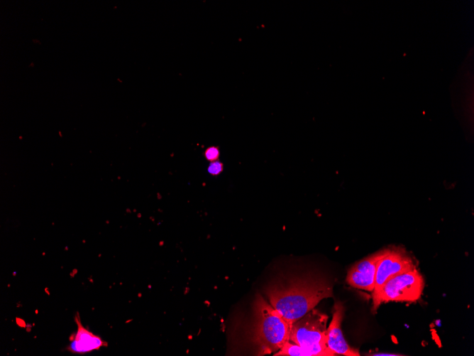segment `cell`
I'll list each match as a JSON object with an SVG mask.
<instances>
[{
    "label": "cell",
    "instance_id": "277c9868",
    "mask_svg": "<svg viewBox=\"0 0 474 356\" xmlns=\"http://www.w3.org/2000/svg\"><path fill=\"white\" fill-rule=\"evenodd\" d=\"M424 284V278L417 268L390 279L373 296V311L375 312L383 303L417 301L422 294Z\"/></svg>",
    "mask_w": 474,
    "mask_h": 356
},
{
    "label": "cell",
    "instance_id": "5b68a950",
    "mask_svg": "<svg viewBox=\"0 0 474 356\" xmlns=\"http://www.w3.org/2000/svg\"><path fill=\"white\" fill-rule=\"evenodd\" d=\"M415 268L412 257L403 248L398 247L385 248L384 255L377 264L375 287L372 296H375L390 279Z\"/></svg>",
    "mask_w": 474,
    "mask_h": 356
},
{
    "label": "cell",
    "instance_id": "30bf717a",
    "mask_svg": "<svg viewBox=\"0 0 474 356\" xmlns=\"http://www.w3.org/2000/svg\"><path fill=\"white\" fill-rule=\"evenodd\" d=\"M224 170V164L220 161L210 162L207 171L212 176L219 175Z\"/></svg>",
    "mask_w": 474,
    "mask_h": 356
},
{
    "label": "cell",
    "instance_id": "8992f818",
    "mask_svg": "<svg viewBox=\"0 0 474 356\" xmlns=\"http://www.w3.org/2000/svg\"><path fill=\"white\" fill-rule=\"evenodd\" d=\"M385 252L383 249L353 264L347 272L346 283L353 288L373 292L377 264Z\"/></svg>",
    "mask_w": 474,
    "mask_h": 356
},
{
    "label": "cell",
    "instance_id": "3957f363",
    "mask_svg": "<svg viewBox=\"0 0 474 356\" xmlns=\"http://www.w3.org/2000/svg\"><path fill=\"white\" fill-rule=\"evenodd\" d=\"M329 316L315 308L291 325L289 340L311 350L314 356H335L326 344Z\"/></svg>",
    "mask_w": 474,
    "mask_h": 356
},
{
    "label": "cell",
    "instance_id": "8fae6325",
    "mask_svg": "<svg viewBox=\"0 0 474 356\" xmlns=\"http://www.w3.org/2000/svg\"><path fill=\"white\" fill-rule=\"evenodd\" d=\"M371 355H400L397 354H392V353H377V354H373Z\"/></svg>",
    "mask_w": 474,
    "mask_h": 356
},
{
    "label": "cell",
    "instance_id": "ba28073f",
    "mask_svg": "<svg viewBox=\"0 0 474 356\" xmlns=\"http://www.w3.org/2000/svg\"><path fill=\"white\" fill-rule=\"evenodd\" d=\"M77 331L70 338V342L67 350L74 354H85L99 350L106 346L107 342L101 337L94 334L82 324L80 316L77 313L75 316Z\"/></svg>",
    "mask_w": 474,
    "mask_h": 356
},
{
    "label": "cell",
    "instance_id": "52a82bcc",
    "mask_svg": "<svg viewBox=\"0 0 474 356\" xmlns=\"http://www.w3.org/2000/svg\"><path fill=\"white\" fill-rule=\"evenodd\" d=\"M344 312L343 303L336 302L332 310V319L327 328V346L335 355L359 356L358 351L348 345L343 335L341 323Z\"/></svg>",
    "mask_w": 474,
    "mask_h": 356
},
{
    "label": "cell",
    "instance_id": "7a4b0ae2",
    "mask_svg": "<svg viewBox=\"0 0 474 356\" xmlns=\"http://www.w3.org/2000/svg\"><path fill=\"white\" fill-rule=\"evenodd\" d=\"M291 325L260 294L253 304L251 340L258 355L275 353L289 340Z\"/></svg>",
    "mask_w": 474,
    "mask_h": 356
},
{
    "label": "cell",
    "instance_id": "6da1fadb",
    "mask_svg": "<svg viewBox=\"0 0 474 356\" xmlns=\"http://www.w3.org/2000/svg\"><path fill=\"white\" fill-rule=\"evenodd\" d=\"M266 300L291 325L323 299L333 296L331 286L322 279H299L278 283L265 291Z\"/></svg>",
    "mask_w": 474,
    "mask_h": 356
},
{
    "label": "cell",
    "instance_id": "9c48e42d",
    "mask_svg": "<svg viewBox=\"0 0 474 356\" xmlns=\"http://www.w3.org/2000/svg\"><path fill=\"white\" fill-rule=\"evenodd\" d=\"M204 156L209 162L218 161L220 156V150L217 146H209L204 151Z\"/></svg>",
    "mask_w": 474,
    "mask_h": 356
}]
</instances>
